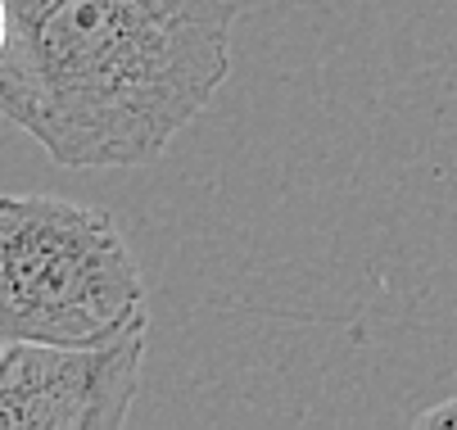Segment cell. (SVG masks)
Here are the masks:
<instances>
[{"mask_svg":"<svg viewBox=\"0 0 457 430\" xmlns=\"http://www.w3.org/2000/svg\"><path fill=\"white\" fill-rule=\"evenodd\" d=\"M150 322L109 344H5L0 430H118L132 417Z\"/></svg>","mask_w":457,"mask_h":430,"instance_id":"obj_3","label":"cell"},{"mask_svg":"<svg viewBox=\"0 0 457 430\" xmlns=\"http://www.w3.org/2000/svg\"><path fill=\"white\" fill-rule=\"evenodd\" d=\"M10 41H14V14H10V0H0V59H5Z\"/></svg>","mask_w":457,"mask_h":430,"instance_id":"obj_6","label":"cell"},{"mask_svg":"<svg viewBox=\"0 0 457 430\" xmlns=\"http://www.w3.org/2000/svg\"><path fill=\"white\" fill-rule=\"evenodd\" d=\"M417 426H421V430H430V426H439V430H457V399H448V403H439V408L421 412V417H417Z\"/></svg>","mask_w":457,"mask_h":430,"instance_id":"obj_5","label":"cell"},{"mask_svg":"<svg viewBox=\"0 0 457 430\" xmlns=\"http://www.w3.org/2000/svg\"><path fill=\"white\" fill-rule=\"evenodd\" d=\"M137 254L104 209L0 195V344H109L145 327Z\"/></svg>","mask_w":457,"mask_h":430,"instance_id":"obj_2","label":"cell"},{"mask_svg":"<svg viewBox=\"0 0 457 430\" xmlns=\"http://www.w3.org/2000/svg\"><path fill=\"white\" fill-rule=\"evenodd\" d=\"M59 5V0H10V14H14V32H23V28H32L41 14H50Z\"/></svg>","mask_w":457,"mask_h":430,"instance_id":"obj_4","label":"cell"},{"mask_svg":"<svg viewBox=\"0 0 457 430\" xmlns=\"http://www.w3.org/2000/svg\"><path fill=\"white\" fill-rule=\"evenodd\" d=\"M231 0H59L0 59V118L59 168H141L231 73Z\"/></svg>","mask_w":457,"mask_h":430,"instance_id":"obj_1","label":"cell"},{"mask_svg":"<svg viewBox=\"0 0 457 430\" xmlns=\"http://www.w3.org/2000/svg\"><path fill=\"white\" fill-rule=\"evenodd\" d=\"M0 353H5V344H0Z\"/></svg>","mask_w":457,"mask_h":430,"instance_id":"obj_7","label":"cell"}]
</instances>
